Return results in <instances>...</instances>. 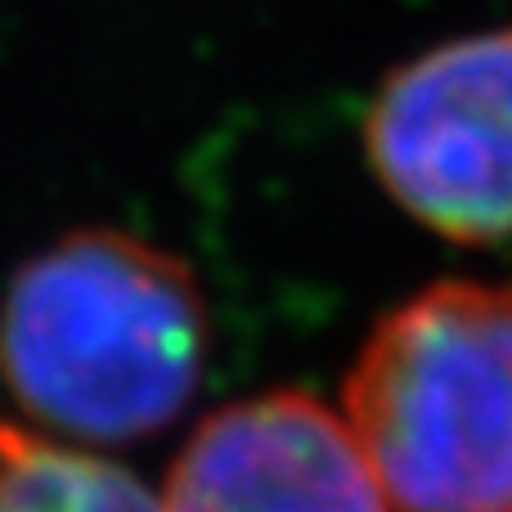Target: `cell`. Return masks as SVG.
<instances>
[{"label": "cell", "mask_w": 512, "mask_h": 512, "mask_svg": "<svg viewBox=\"0 0 512 512\" xmlns=\"http://www.w3.org/2000/svg\"><path fill=\"white\" fill-rule=\"evenodd\" d=\"M212 351L198 274L126 230H72L0 301V378L27 418L81 445L167 432Z\"/></svg>", "instance_id": "obj_1"}, {"label": "cell", "mask_w": 512, "mask_h": 512, "mask_svg": "<svg viewBox=\"0 0 512 512\" xmlns=\"http://www.w3.org/2000/svg\"><path fill=\"white\" fill-rule=\"evenodd\" d=\"M391 512H512V288L436 279L396 301L342 382Z\"/></svg>", "instance_id": "obj_2"}, {"label": "cell", "mask_w": 512, "mask_h": 512, "mask_svg": "<svg viewBox=\"0 0 512 512\" xmlns=\"http://www.w3.org/2000/svg\"><path fill=\"white\" fill-rule=\"evenodd\" d=\"M364 158L423 230L472 248L512 239V27L396 63L364 113Z\"/></svg>", "instance_id": "obj_3"}, {"label": "cell", "mask_w": 512, "mask_h": 512, "mask_svg": "<svg viewBox=\"0 0 512 512\" xmlns=\"http://www.w3.org/2000/svg\"><path fill=\"white\" fill-rule=\"evenodd\" d=\"M162 512H391L342 409L274 387L212 409L171 463Z\"/></svg>", "instance_id": "obj_4"}, {"label": "cell", "mask_w": 512, "mask_h": 512, "mask_svg": "<svg viewBox=\"0 0 512 512\" xmlns=\"http://www.w3.org/2000/svg\"><path fill=\"white\" fill-rule=\"evenodd\" d=\"M0 512H162L126 468L0 418Z\"/></svg>", "instance_id": "obj_5"}]
</instances>
